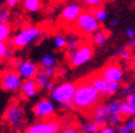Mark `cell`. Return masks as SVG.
<instances>
[{
  "instance_id": "36",
  "label": "cell",
  "mask_w": 135,
  "mask_h": 133,
  "mask_svg": "<svg viewBox=\"0 0 135 133\" xmlns=\"http://www.w3.org/2000/svg\"><path fill=\"white\" fill-rule=\"evenodd\" d=\"M6 48H7V43H6V42H1V41H0V61H3Z\"/></svg>"
},
{
  "instance_id": "17",
  "label": "cell",
  "mask_w": 135,
  "mask_h": 133,
  "mask_svg": "<svg viewBox=\"0 0 135 133\" xmlns=\"http://www.w3.org/2000/svg\"><path fill=\"white\" fill-rule=\"evenodd\" d=\"M87 81H88V83L100 94V96L105 97L106 89H107V83L103 79V78H100L99 76H95V77H92V78H89V79H87Z\"/></svg>"
},
{
  "instance_id": "7",
  "label": "cell",
  "mask_w": 135,
  "mask_h": 133,
  "mask_svg": "<svg viewBox=\"0 0 135 133\" xmlns=\"http://www.w3.org/2000/svg\"><path fill=\"white\" fill-rule=\"evenodd\" d=\"M99 77L106 83H121L124 78V71L119 64L112 62L99 71Z\"/></svg>"
},
{
  "instance_id": "37",
  "label": "cell",
  "mask_w": 135,
  "mask_h": 133,
  "mask_svg": "<svg viewBox=\"0 0 135 133\" xmlns=\"http://www.w3.org/2000/svg\"><path fill=\"white\" fill-rule=\"evenodd\" d=\"M116 133H133V132L127 127L126 124H122L121 126H118V130L116 131Z\"/></svg>"
},
{
  "instance_id": "23",
  "label": "cell",
  "mask_w": 135,
  "mask_h": 133,
  "mask_svg": "<svg viewBox=\"0 0 135 133\" xmlns=\"http://www.w3.org/2000/svg\"><path fill=\"white\" fill-rule=\"evenodd\" d=\"M112 56H118L119 59H122L124 61L130 60V58H132V50L128 49L127 47H121L112 53Z\"/></svg>"
},
{
  "instance_id": "12",
  "label": "cell",
  "mask_w": 135,
  "mask_h": 133,
  "mask_svg": "<svg viewBox=\"0 0 135 133\" xmlns=\"http://www.w3.org/2000/svg\"><path fill=\"white\" fill-rule=\"evenodd\" d=\"M39 71H40V68L37 66V64L34 62L33 60H22L21 62H18L17 68H16V72L24 81L34 79L35 76L39 73Z\"/></svg>"
},
{
  "instance_id": "35",
  "label": "cell",
  "mask_w": 135,
  "mask_h": 133,
  "mask_svg": "<svg viewBox=\"0 0 135 133\" xmlns=\"http://www.w3.org/2000/svg\"><path fill=\"white\" fill-rule=\"evenodd\" d=\"M126 101L128 104H130V105H134L135 107V92H132L130 95H128V96L126 97Z\"/></svg>"
},
{
  "instance_id": "45",
  "label": "cell",
  "mask_w": 135,
  "mask_h": 133,
  "mask_svg": "<svg viewBox=\"0 0 135 133\" xmlns=\"http://www.w3.org/2000/svg\"><path fill=\"white\" fill-rule=\"evenodd\" d=\"M132 88H133V92H135V81H134V83H133Z\"/></svg>"
},
{
  "instance_id": "9",
  "label": "cell",
  "mask_w": 135,
  "mask_h": 133,
  "mask_svg": "<svg viewBox=\"0 0 135 133\" xmlns=\"http://www.w3.org/2000/svg\"><path fill=\"white\" fill-rule=\"evenodd\" d=\"M60 132V122L56 119L42 120L30 125L24 133H59Z\"/></svg>"
},
{
  "instance_id": "29",
  "label": "cell",
  "mask_w": 135,
  "mask_h": 133,
  "mask_svg": "<svg viewBox=\"0 0 135 133\" xmlns=\"http://www.w3.org/2000/svg\"><path fill=\"white\" fill-rule=\"evenodd\" d=\"M124 121H126V119L122 116L121 114H113V115H110L109 116V124H110V126H112V127H115V126H121Z\"/></svg>"
},
{
  "instance_id": "5",
  "label": "cell",
  "mask_w": 135,
  "mask_h": 133,
  "mask_svg": "<svg viewBox=\"0 0 135 133\" xmlns=\"http://www.w3.org/2000/svg\"><path fill=\"white\" fill-rule=\"evenodd\" d=\"M76 90V83L75 82H64L59 85H56L54 89L50 92L51 101L56 103H65L69 101H73L74 95Z\"/></svg>"
},
{
  "instance_id": "30",
  "label": "cell",
  "mask_w": 135,
  "mask_h": 133,
  "mask_svg": "<svg viewBox=\"0 0 135 133\" xmlns=\"http://www.w3.org/2000/svg\"><path fill=\"white\" fill-rule=\"evenodd\" d=\"M12 18V14H11V10L7 7L5 8H1L0 10V23H5V24H8L10 20Z\"/></svg>"
},
{
  "instance_id": "18",
  "label": "cell",
  "mask_w": 135,
  "mask_h": 133,
  "mask_svg": "<svg viewBox=\"0 0 135 133\" xmlns=\"http://www.w3.org/2000/svg\"><path fill=\"white\" fill-rule=\"evenodd\" d=\"M81 44H82V40L80 39V36H77V35H71V36H69L66 39V47H65V49H66V55L69 56L70 54H73Z\"/></svg>"
},
{
  "instance_id": "2",
  "label": "cell",
  "mask_w": 135,
  "mask_h": 133,
  "mask_svg": "<svg viewBox=\"0 0 135 133\" xmlns=\"http://www.w3.org/2000/svg\"><path fill=\"white\" fill-rule=\"evenodd\" d=\"M24 120H25L24 107L18 102L11 103L6 108L5 113H4V121H5V124L8 127H11L13 131H20L24 125Z\"/></svg>"
},
{
  "instance_id": "38",
  "label": "cell",
  "mask_w": 135,
  "mask_h": 133,
  "mask_svg": "<svg viewBox=\"0 0 135 133\" xmlns=\"http://www.w3.org/2000/svg\"><path fill=\"white\" fill-rule=\"evenodd\" d=\"M99 133H116V130L112 126H105L99 130Z\"/></svg>"
},
{
  "instance_id": "13",
  "label": "cell",
  "mask_w": 135,
  "mask_h": 133,
  "mask_svg": "<svg viewBox=\"0 0 135 133\" xmlns=\"http://www.w3.org/2000/svg\"><path fill=\"white\" fill-rule=\"evenodd\" d=\"M94 124L99 127L100 130L101 127H105L109 124V114L106 111V108H105L104 104L97 105L95 108L93 109V120Z\"/></svg>"
},
{
  "instance_id": "15",
  "label": "cell",
  "mask_w": 135,
  "mask_h": 133,
  "mask_svg": "<svg viewBox=\"0 0 135 133\" xmlns=\"http://www.w3.org/2000/svg\"><path fill=\"white\" fill-rule=\"evenodd\" d=\"M20 91L25 98L31 100L34 97L37 96V92H39V88H37L36 83L34 79H28V81L22 82V85L20 88Z\"/></svg>"
},
{
  "instance_id": "19",
  "label": "cell",
  "mask_w": 135,
  "mask_h": 133,
  "mask_svg": "<svg viewBox=\"0 0 135 133\" xmlns=\"http://www.w3.org/2000/svg\"><path fill=\"white\" fill-rule=\"evenodd\" d=\"M57 64H58L57 58L52 53H46V54H44L41 60H40V65H41L42 68H56Z\"/></svg>"
},
{
  "instance_id": "41",
  "label": "cell",
  "mask_w": 135,
  "mask_h": 133,
  "mask_svg": "<svg viewBox=\"0 0 135 133\" xmlns=\"http://www.w3.org/2000/svg\"><path fill=\"white\" fill-rule=\"evenodd\" d=\"M124 47H127L128 49H130V48H134L135 47V35L133 37H130V39H128V41H127V44L124 46Z\"/></svg>"
},
{
  "instance_id": "22",
  "label": "cell",
  "mask_w": 135,
  "mask_h": 133,
  "mask_svg": "<svg viewBox=\"0 0 135 133\" xmlns=\"http://www.w3.org/2000/svg\"><path fill=\"white\" fill-rule=\"evenodd\" d=\"M121 100H112L109 101L107 103H105V108H106L107 114L110 115H113V114H119V110H121Z\"/></svg>"
},
{
  "instance_id": "8",
  "label": "cell",
  "mask_w": 135,
  "mask_h": 133,
  "mask_svg": "<svg viewBox=\"0 0 135 133\" xmlns=\"http://www.w3.org/2000/svg\"><path fill=\"white\" fill-rule=\"evenodd\" d=\"M54 111H56V108H54L53 102L48 98H41L33 107L34 116L40 121L52 119L54 116Z\"/></svg>"
},
{
  "instance_id": "4",
  "label": "cell",
  "mask_w": 135,
  "mask_h": 133,
  "mask_svg": "<svg viewBox=\"0 0 135 133\" xmlns=\"http://www.w3.org/2000/svg\"><path fill=\"white\" fill-rule=\"evenodd\" d=\"M94 56V48L93 44L88 43V42H82V44L80 46L73 54L68 56L69 59V65L73 68L80 67L82 65L87 64L88 61Z\"/></svg>"
},
{
  "instance_id": "27",
  "label": "cell",
  "mask_w": 135,
  "mask_h": 133,
  "mask_svg": "<svg viewBox=\"0 0 135 133\" xmlns=\"http://www.w3.org/2000/svg\"><path fill=\"white\" fill-rule=\"evenodd\" d=\"M93 11V14H94V17H95V19L98 20L99 23H104L105 20L107 19V11L105 10L103 6L101 7H98V8H94V10H92Z\"/></svg>"
},
{
  "instance_id": "24",
  "label": "cell",
  "mask_w": 135,
  "mask_h": 133,
  "mask_svg": "<svg viewBox=\"0 0 135 133\" xmlns=\"http://www.w3.org/2000/svg\"><path fill=\"white\" fill-rule=\"evenodd\" d=\"M11 36V26L10 24H5V23H0V41L1 42H7Z\"/></svg>"
},
{
  "instance_id": "10",
  "label": "cell",
  "mask_w": 135,
  "mask_h": 133,
  "mask_svg": "<svg viewBox=\"0 0 135 133\" xmlns=\"http://www.w3.org/2000/svg\"><path fill=\"white\" fill-rule=\"evenodd\" d=\"M23 79L20 77V75L16 71H7L3 75L0 79V88L10 92L20 91V88L22 85Z\"/></svg>"
},
{
  "instance_id": "47",
  "label": "cell",
  "mask_w": 135,
  "mask_h": 133,
  "mask_svg": "<svg viewBox=\"0 0 135 133\" xmlns=\"http://www.w3.org/2000/svg\"><path fill=\"white\" fill-rule=\"evenodd\" d=\"M53 1H56V3H58V1H60V0H53Z\"/></svg>"
},
{
  "instance_id": "28",
  "label": "cell",
  "mask_w": 135,
  "mask_h": 133,
  "mask_svg": "<svg viewBox=\"0 0 135 133\" xmlns=\"http://www.w3.org/2000/svg\"><path fill=\"white\" fill-rule=\"evenodd\" d=\"M53 44H54V47L59 50L65 49V47H66V36L62 35V34L56 35L53 39Z\"/></svg>"
},
{
  "instance_id": "20",
  "label": "cell",
  "mask_w": 135,
  "mask_h": 133,
  "mask_svg": "<svg viewBox=\"0 0 135 133\" xmlns=\"http://www.w3.org/2000/svg\"><path fill=\"white\" fill-rule=\"evenodd\" d=\"M22 6L25 12H37L41 7V0H23Z\"/></svg>"
},
{
  "instance_id": "46",
  "label": "cell",
  "mask_w": 135,
  "mask_h": 133,
  "mask_svg": "<svg viewBox=\"0 0 135 133\" xmlns=\"http://www.w3.org/2000/svg\"><path fill=\"white\" fill-rule=\"evenodd\" d=\"M76 133H83V132H82V131H79V130H77V132H76Z\"/></svg>"
},
{
  "instance_id": "1",
  "label": "cell",
  "mask_w": 135,
  "mask_h": 133,
  "mask_svg": "<svg viewBox=\"0 0 135 133\" xmlns=\"http://www.w3.org/2000/svg\"><path fill=\"white\" fill-rule=\"evenodd\" d=\"M100 94L93 88L86 79L81 83H76V90L73 98L74 108L82 111H90L100 102Z\"/></svg>"
},
{
  "instance_id": "16",
  "label": "cell",
  "mask_w": 135,
  "mask_h": 133,
  "mask_svg": "<svg viewBox=\"0 0 135 133\" xmlns=\"http://www.w3.org/2000/svg\"><path fill=\"white\" fill-rule=\"evenodd\" d=\"M109 33L104 29H98L95 33L92 34V42L94 46L97 47H104L105 44H106L107 40H109Z\"/></svg>"
},
{
  "instance_id": "40",
  "label": "cell",
  "mask_w": 135,
  "mask_h": 133,
  "mask_svg": "<svg viewBox=\"0 0 135 133\" xmlns=\"http://www.w3.org/2000/svg\"><path fill=\"white\" fill-rule=\"evenodd\" d=\"M42 71H44V73H45L46 76H48L50 78L56 76V68H42Z\"/></svg>"
},
{
  "instance_id": "31",
  "label": "cell",
  "mask_w": 135,
  "mask_h": 133,
  "mask_svg": "<svg viewBox=\"0 0 135 133\" xmlns=\"http://www.w3.org/2000/svg\"><path fill=\"white\" fill-rule=\"evenodd\" d=\"M105 1H106V0H82V3L84 4V6L89 7L90 10L101 7V6L104 5Z\"/></svg>"
},
{
  "instance_id": "32",
  "label": "cell",
  "mask_w": 135,
  "mask_h": 133,
  "mask_svg": "<svg viewBox=\"0 0 135 133\" xmlns=\"http://www.w3.org/2000/svg\"><path fill=\"white\" fill-rule=\"evenodd\" d=\"M15 56V48L12 47V46H8L7 44V48H6L5 50V54H4V61H10L12 60Z\"/></svg>"
},
{
  "instance_id": "3",
  "label": "cell",
  "mask_w": 135,
  "mask_h": 133,
  "mask_svg": "<svg viewBox=\"0 0 135 133\" xmlns=\"http://www.w3.org/2000/svg\"><path fill=\"white\" fill-rule=\"evenodd\" d=\"M74 25H75L76 31L83 35H92L98 29H100V23L95 19L92 10L82 11Z\"/></svg>"
},
{
  "instance_id": "43",
  "label": "cell",
  "mask_w": 135,
  "mask_h": 133,
  "mask_svg": "<svg viewBox=\"0 0 135 133\" xmlns=\"http://www.w3.org/2000/svg\"><path fill=\"white\" fill-rule=\"evenodd\" d=\"M76 132H77V128L73 127V126H69V127H65L60 133H76Z\"/></svg>"
},
{
  "instance_id": "34",
  "label": "cell",
  "mask_w": 135,
  "mask_h": 133,
  "mask_svg": "<svg viewBox=\"0 0 135 133\" xmlns=\"http://www.w3.org/2000/svg\"><path fill=\"white\" fill-rule=\"evenodd\" d=\"M21 0H5V5L7 8H12V7H16L18 4H20Z\"/></svg>"
},
{
  "instance_id": "42",
  "label": "cell",
  "mask_w": 135,
  "mask_h": 133,
  "mask_svg": "<svg viewBox=\"0 0 135 133\" xmlns=\"http://www.w3.org/2000/svg\"><path fill=\"white\" fill-rule=\"evenodd\" d=\"M124 34H126V36L128 37V39H130V37H133L135 35V30L133 28H127L126 31H124Z\"/></svg>"
},
{
  "instance_id": "6",
  "label": "cell",
  "mask_w": 135,
  "mask_h": 133,
  "mask_svg": "<svg viewBox=\"0 0 135 133\" xmlns=\"http://www.w3.org/2000/svg\"><path fill=\"white\" fill-rule=\"evenodd\" d=\"M39 33V28L36 26H28V28L23 29V30L18 31L12 39H10V43L15 49H21V48L27 47L28 44L33 43L35 41Z\"/></svg>"
},
{
  "instance_id": "25",
  "label": "cell",
  "mask_w": 135,
  "mask_h": 133,
  "mask_svg": "<svg viewBox=\"0 0 135 133\" xmlns=\"http://www.w3.org/2000/svg\"><path fill=\"white\" fill-rule=\"evenodd\" d=\"M121 89H122L121 83H107V89H106L105 97H112V96H115V95L119 94Z\"/></svg>"
},
{
  "instance_id": "14",
  "label": "cell",
  "mask_w": 135,
  "mask_h": 133,
  "mask_svg": "<svg viewBox=\"0 0 135 133\" xmlns=\"http://www.w3.org/2000/svg\"><path fill=\"white\" fill-rule=\"evenodd\" d=\"M34 81H35V83H36L39 90H45V91L51 92L54 89V86H56L54 82L52 81V78H50L48 76H46L42 70H40L39 73L35 76Z\"/></svg>"
},
{
  "instance_id": "26",
  "label": "cell",
  "mask_w": 135,
  "mask_h": 133,
  "mask_svg": "<svg viewBox=\"0 0 135 133\" xmlns=\"http://www.w3.org/2000/svg\"><path fill=\"white\" fill-rule=\"evenodd\" d=\"M83 133H97L99 132V127L92 121V120H88V121H84L81 125V130Z\"/></svg>"
},
{
  "instance_id": "33",
  "label": "cell",
  "mask_w": 135,
  "mask_h": 133,
  "mask_svg": "<svg viewBox=\"0 0 135 133\" xmlns=\"http://www.w3.org/2000/svg\"><path fill=\"white\" fill-rule=\"evenodd\" d=\"M121 95H123V96H128V95H130L133 92V88L130 84H127V85H122V89H121Z\"/></svg>"
},
{
  "instance_id": "44",
  "label": "cell",
  "mask_w": 135,
  "mask_h": 133,
  "mask_svg": "<svg viewBox=\"0 0 135 133\" xmlns=\"http://www.w3.org/2000/svg\"><path fill=\"white\" fill-rule=\"evenodd\" d=\"M117 24H118L117 18H111V19H110V26H111V28H115Z\"/></svg>"
},
{
  "instance_id": "11",
  "label": "cell",
  "mask_w": 135,
  "mask_h": 133,
  "mask_svg": "<svg viewBox=\"0 0 135 133\" xmlns=\"http://www.w3.org/2000/svg\"><path fill=\"white\" fill-rule=\"evenodd\" d=\"M82 6L79 3H70L65 5L63 7L62 12H60V20L66 25H71L75 24V22L77 20L79 16L81 14Z\"/></svg>"
},
{
  "instance_id": "39",
  "label": "cell",
  "mask_w": 135,
  "mask_h": 133,
  "mask_svg": "<svg viewBox=\"0 0 135 133\" xmlns=\"http://www.w3.org/2000/svg\"><path fill=\"white\" fill-rule=\"evenodd\" d=\"M60 108L65 109V110H70V109H74V103L73 101H69V102H65L60 104Z\"/></svg>"
},
{
  "instance_id": "21",
  "label": "cell",
  "mask_w": 135,
  "mask_h": 133,
  "mask_svg": "<svg viewBox=\"0 0 135 133\" xmlns=\"http://www.w3.org/2000/svg\"><path fill=\"white\" fill-rule=\"evenodd\" d=\"M119 114H121L126 120H127V118H135V107L134 105L128 104L126 101H122Z\"/></svg>"
}]
</instances>
